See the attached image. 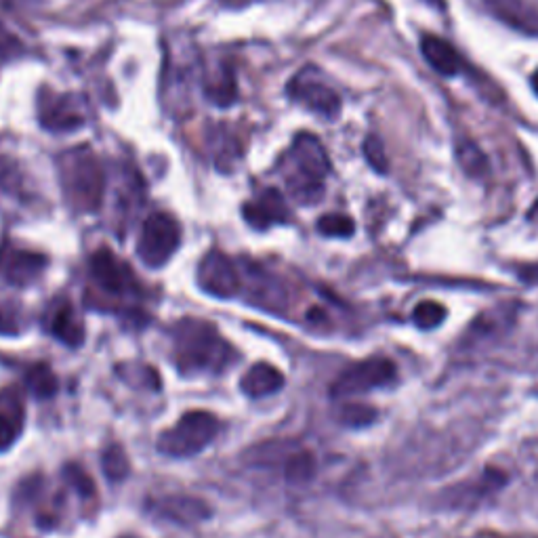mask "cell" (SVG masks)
I'll list each match as a JSON object with an SVG mask.
<instances>
[{
    "instance_id": "obj_1",
    "label": "cell",
    "mask_w": 538,
    "mask_h": 538,
    "mask_svg": "<svg viewBox=\"0 0 538 538\" xmlns=\"http://www.w3.org/2000/svg\"><path fill=\"white\" fill-rule=\"evenodd\" d=\"M278 169L288 192L299 204H316L322 200L330 158L314 133H299L293 146L282 154Z\"/></svg>"
},
{
    "instance_id": "obj_2",
    "label": "cell",
    "mask_w": 538,
    "mask_h": 538,
    "mask_svg": "<svg viewBox=\"0 0 538 538\" xmlns=\"http://www.w3.org/2000/svg\"><path fill=\"white\" fill-rule=\"evenodd\" d=\"M175 366L181 375L221 372L230 364V343H225L209 322L185 318L173 328Z\"/></svg>"
},
{
    "instance_id": "obj_3",
    "label": "cell",
    "mask_w": 538,
    "mask_h": 538,
    "mask_svg": "<svg viewBox=\"0 0 538 538\" xmlns=\"http://www.w3.org/2000/svg\"><path fill=\"white\" fill-rule=\"evenodd\" d=\"M59 175L64 194L78 213H95L106 194V171L99 158L87 150H68L59 160Z\"/></svg>"
},
{
    "instance_id": "obj_4",
    "label": "cell",
    "mask_w": 538,
    "mask_h": 538,
    "mask_svg": "<svg viewBox=\"0 0 538 538\" xmlns=\"http://www.w3.org/2000/svg\"><path fill=\"white\" fill-rule=\"evenodd\" d=\"M219 433V421L206 410H190L164 433L156 442L158 452L173 459L194 457L209 446Z\"/></svg>"
},
{
    "instance_id": "obj_5",
    "label": "cell",
    "mask_w": 538,
    "mask_h": 538,
    "mask_svg": "<svg viewBox=\"0 0 538 538\" xmlns=\"http://www.w3.org/2000/svg\"><path fill=\"white\" fill-rule=\"evenodd\" d=\"M181 227L169 213H152L141 227L137 255L148 267H162L177 253Z\"/></svg>"
},
{
    "instance_id": "obj_6",
    "label": "cell",
    "mask_w": 538,
    "mask_h": 538,
    "mask_svg": "<svg viewBox=\"0 0 538 538\" xmlns=\"http://www.w3.org/2000/svg\"><path fill=\"white\" fill-rule=\"evenodd\" d=\"M398 379V368L389 358H368L345 368L330 387L333 398L360 396V393L393 385Z\"/></svg>"
},
{
    "instance_id": "obj_7",
    "label": "cell",
    "mask_w": 538,
    "mask_h": 538,
    "mask_svg": "<svg viewBox=\"0 0 538 538\" xmlns=\"http://www.w3.org/2000/svg\"><path fill=\"white\" fill-rule=\"evenodd\" d=\"M288 95L307 110H312L324 118L333 120L341 114L339 93L328 85L314 66L303 68L291 82H288Z\"/></svg>"
},
{
    "instance_id": "obj_8",
    "label": "cell",
    "mask_w": 538,
    "mask_h": 538,
    "mask_svg": "<svg viewBox=\"0 0 538 538\" xmlns=\"http://www.w3.org/2000/svg\"><path fill=\"white\" fill-rule=\"evenodd\" d=\"M198 284L217 299H232L240 293L242 280L234 261L221 251L206 253L198 265Z\"/></svg>"
},
{
    "instance_id": "obj_9",
    "label": "cell",
    "mask_w": 538,
    "mask_h": 538,
    "mask_svg": "<svg viewBox=\"0 0 538 538\" xmlns=\"http://www.w3.org/2000/svg\"><path fill=\"white\" fill-rule=\"evenodd\" d=\"M38 118L47 131L64 133L80 129L85 124V116L78 110L74 95H59L43 89L38 95Z\"/></svg>"
},
{
    "instance_id": "obj_10",
    "label": "cell",
    "mask_w": 538,
    "mask_h": 538,
    "mask_svg": "<svg viewBox=\"0 0 538 538\" xmlns=\"http://www.w3.org/2000/svg\"><path fill=\"white\" fill-rule=\"evenodd\" d=\"M91 274L106 293L124 295L131 291L133 274L127 263H122L110 248H99L91 257Z\"/></svg>"
},
{
    "instance_id": "obj_11",
    "label": "cell",
    "mask_w": 538,
    "mask_h": 538,
    "mask_svg": "<svg viewBox=\"0 0 538 538\" xmlns=\"http://www.w3.org/2000/svg\"><path fill=\"white\" fill-rule=\"evenodd\" d=\"M242 217L255 230H267L276 223H286L291 219V211H288V204L278 190L267 188L242 206Z\"/></svg>"
},
{
    "instance_id": "obj_12",
    "label": "cell",
    "mask_w": 538,
    "mask_h": 538,
    "mask_svg": "<svg viewBox=\"0 0 538 538\" xmlns=\"http://www.w3.org/2000/svg\"><path fill=\"white\" fill-rule=\"evenodd\" d=\"M26 406L17 389L0 391V452L9 450L24 431Z\"/></svg>"
},
{
    "instance_id": "obj_13",
    "label": "cell",
    "mask_w": 538,
    "mask_h": 538,
    "mask_svg": "<svg viewBox=\"0 0 538 538\" xmlns=\"http://www.w3.org/2000/svg\"><path fill=\"white\" fill-rule=\"evenodd\" d=\"M0 265H3L7 282L13 286H26L43 274V269L47 267V257L34 251H22V248H9Z\"/></svg>"
},
{
    "instance_id": "obj_14",
    "label": "cell",
    "mask_w": 538,
    "mask_h": 538,
    "mask_svg": "<svg viewBox=\"0 0 538 538\" xmlns=\"http://www.w3.org/2000/svg\"><path fill=\"white\" fill-rule=\"evenodd\" d=\"M421 51L427 64L442 76H457L465 70V61L461 53L454 49L448 40L425 34L421 38Z\"/></svg>"
},
{
    "instance_id": "obj_15",
    "label": "cell",
    "mask_w": 538,
    "mask_h": 538,
    "mask_svg": "<svg viewBox=\"0 0 538 538\" xmlns=\"http://www.w3.org/2000/svg\"><path fill=\"white\" fill-rule=\"evenodd\" d=\"M158 515L179 524H198L211 515L209 505L192 496H169L156 503Z\"/></svg>"
},
{
    "instance_id": "obj_16",
    "label": "cell",
    "mask_w": 538,
    "mask_h": 538,
    "mask_svg": "<svg viewBox=\"0 0 538 538\" xmlns=\"http://www.w3.org/2000/svg\"><path fill=\"white\" fill-rule=\"evenodd\" d=\"M482 3L494 17L503 19L509 26L530 34H538V15L524 0H482Z\"/></svg>"
},
{
    "instance_id": "obj_17",
    "label": "cell",
    "mask_w": 538,
    "mask_h": 538,
    "mask_svg": "<svg viewBox=\"0 0 538 538\" xmlns=\"http://www.w3.org/2000/svg\"><path fill=\"white\" fill-rule=\"evenodd\" d=\"M282 387H284V375L276 366L267 362L255 364L240 381V389L248 398L272 396V393L280 391Z\"/></svg>"
},
{
    "instance_id": "obj_18",
    "label": "cell",
    "mask_w": 538,
    "mask_h": 538,
    "mask_svg": "<svg viewBox=\"0 0 538 538\" xmlns=\"http://www.w3.org/2000/svg\"><path fill=\"white\" fill-rule=\"evenodd\" d=\"M51 333L68 347H80L85 343V326L76 318V312L70 303L59 305L51 322Z\"/></svg>"
},
{
    "instance_id": "obj_19",
    "label": "cell",
    "mask_w": 538,
    "mask_h": 538,
    "mask_svg": "<svg viewBox=\"0 0 538 538\" xmlns=\"http://www.w3.org/2000/svg\"><path fill=\"white\" fill-rule=\"evenodd\" d=\"M26 387L34 398L49 400L57 393L59 381H57V375L53 372V368L45 362H40V364H34L26 372Z\"/></svg>"
},
{
    "instance_id": "obj_20",
    "label": "cell",
    "mask_w": 538,
    "mask_h": 538,
    "mask_svg": "<svg viewBox=\"0 0 538 538\" xmlns=\"http://www.w3.org/2000/svg\"><path fill=\"white\" fill-rule=\"evenodd\" d=\"M314 475H316V459L312 452L297 450L284 463V478L288 484H295V486L307 484L314 480Z\"/></svg>"
},
{
    "instance_id": "obj_21",
    "label": "cell",
    "mask_w": 538,
    "mask_h": 538,
    "mask_svg": "<svg viewBox=\"0 0 538 538\" xmlns=\"http://www.w3.org/2000/svg\"><path fill=\"white\" fill-rule=\"evenodd\" d=\"M101 469H103V473H106V478H108L110 482H114V484L122 482V480L129 475V471H131L127 452H124L118 444L108 446L106 450H103Z\"/></svg>"
},
{
    "instance_id": "obj_22",
    "label": "cell",
    "mask_w": 538,
    "mask_h": 538,
    "mask_svg": "<svg viewBox=\"0 0 538 538\" xmlns=\"http://www.w3.org/2000/svg\"><path fill=\"white\" fill-rule=\"evenodd\" d=\"M457 156H459V164L463 167V171L469 177H484L488 171V160L482 154V150L475 146L471 141H461L457 146Z\"/></svg>"
},
{
    "instance_id": "obj_23",
    "label": "cell",
    "mask_w": 538,
    "mask_h": 538,
    "mask_svg": "<svg viewBox=\"0 0 538 538\" xmlns=\"http://www.w3.org/2000/svg\"><path fill=\"white\" fill-rule=\"evenodd\" d=\"M446 320V307L438 301H423L412 312V322L421 330H433Z\"/></svg>"
},
{
    "instance_id": "obj_24",
    "label": "cell",
    "mask_w": 538,
    "mask_h": 538,
    "mask_svg": "<svg viewBox=\"0 0 538 538\" xmlns=\"http://www.w3.org/2000/svg\"><path fill=\"white\" fill-rule=\"evenodd\" d=\"M318 232L328 238H349L356 232V223L347 215L330 213L318 221Z\"/></svg>"
},
{
    "instance_id": "obj_25",
    "label": "cell",
    "mask_w": 538,
    "mask_h": 538,
    "mask_svg": "<svg viewBox=\"0 0 538 538\" xmlns=\"http://www.w3.org/2000/svg\"><path fill=\"white\" fill-rule=\"evenodd\" d=\"M377 419V410L368 404H347L339 410V421L347 427H366Z\"/></svg>"
},
{
    "instance_id": "obj_26",
    "label": "cell",
    "mask_w": 538,
    "mask_h": 538,
    "mask_svg": "<svg viewBox=\"0 0 538 538\" xmlns=\"http://www.w3.org/2000/svg\"><path fill=\"white\" fill-rule=\"evenodd\" d=\"M66 478H68V482L76 488V492H78L80 496H85V499H89V496L95 494V484H93V480L89 478V473H87L85 469H82V467H78V465H68V467H66Z\"/></svg>"
},
{
    "instance_id": "obj_27",
    "label": "cell",
    "mask_w": 538,
    "mask_h": 538,
    "mask_svg": "<svg viewBox=\"0 0 538 538\" xmlns=\"http://www.w3.org/2000/svg\"><path fill=\"white\" fill-rule=\"evenodd\" d=\"M364 154H366V160L370 162V167L379 171V173H385L387 171V156L383 152V143L379 137L370 135L364 143Z\"/></svg>"
},
{
    "instance_id": "obj_28",
    "label": "cell",
    "mask_w": 538,
    "mask_h": 538,
    "mask_svg": "<svg viewBox=\"0 0 538 538\" xmlns=\"http://www.w3.org/2000/svg\"><path fill=\"white\" fill-rule=\"evenodd\" d=\"M520 280L528 284H538V265H528L520 269Z\"/></svg>"
},
{
    "instance_id": "obj_29",
    "label": "cell",
    "mask_w": 538,
    "mask_h": 538,
    "mask_svg": "<svg viewBox=\"0 0 538 538\" xmlns=\"http://www.w3.org/2000/svg\"><path fill=\"white\" fill-rule=\"evenodd\" d=\"M423 3H427L433 9H446V0H423Z\"/></svg>"
},
{
    "instance_id": "obj_30",
    "label": "cell",
    "mask_w": 538,
    "mask_h": 538,
    "mask_svg": "<svg viewBox=\"0 0 538 538\" xmlns=\"http://www.w3.org/2000/svg\"><path fill=\"white\" fill-rule=\"evenodd\" d=\"M532 89H534V93L538 95V70L532 74Z\"/></svg>"
},
{
    "instance_id": "obj_31",
    "label": "cell",
    "mask_w": 538,
    "mask_h": 538,
    "mask_svg": "<svg viewBox=\"0 0 538 538\" xmlns=\"http://www.w3.org/2000/svg\"><path fill=\"white\" fill-rule=\"evenodd\" d=\"M124 538H135V536H124Z\"/></svg>"
}]
</instances>
